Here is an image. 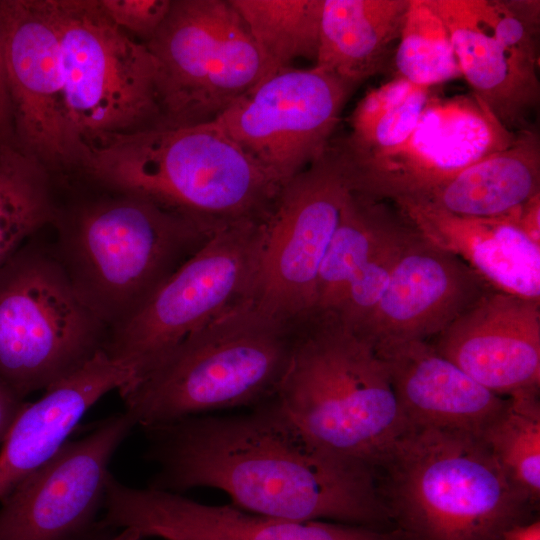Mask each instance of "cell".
I'll return each mask as SVG.
<instances>
[{
    "label": "cell",
    "instance_id": "6da1fadb",
    "mask_svg": "<svg viewBox=\"0 0 540 540\" xmlns=\"http://www.w3.org/2000/svg\"><path fill=\"white\" fill-rule=\"evenodd\" d=\"M158 465L149 488L225 492L250 513L293 522L382 520L374 467L312 440L276 397L245 413L199 415L144 428Z\"/></svg>",
    "mask_w": 540,
    "mask_h": 540
},
{
    "label": "cell",
    "instance_id": "7a4b0ae2",
    "mask_svg": "<svg viewBox=\"0 0 540 540\" xmlns=\"http://www.w3.org/2000/svg\"><path fill=\"white\" fill-rule=\"evenodd\" d=\"M81 170L212 235L266 221L281 188L215 121L111 135L89 146Z\"/></svg>",
    "mask_w": 540,
    "mask_h": 540
},
{
    "label": "cell",
    "instance_id": "3957f363",
    "mask_svg": "<svg viewBox=\"0 0 540 540\" xmlns=\"http://www.w3.org/2000/svg\"><path fill=\"white\" fill-rule=\"evenodd\" d=\"M301 322L272 315L251 298L242 301L120 388L125 412L144 429L272 399L290 366Z\"/></svg>",
    "mask_w": 540,
    "mask_h": 540
},
{
    "label": "cell",
    "instance_id": "277c9868",
    "mask_svg": "<svg viewBox=\"0 0 540 540\" xmlns=\"http://www.w3.org/2000/svg\"><path fill=\"white\" fill-rule=\"evenodd\" d=\"M109 190V189H108ZM57 205L53 251L82 302L111 331L131 319L211 236L143 197Z\"/></svg>",
    "mask_w": 540,
    "mask_h": 540
},
{
    "label": "cell",
    "instance_id": "5b68a950",
    "mask_svg": "<svg viewBox=\"0 0 540 540\" xmlns=\"http://www.w3.org/2000/svg\"><path fill=\"white\" fill-rule=\"evenodd\" d=\"M275 397L321 447L372 467L411 427L373 346L331 311L301 322Z\"/></svg>",
    "mask_w": 540,
    "mask_h": 540
},
{
    "label": "cell",
    "instance_id": "8992f818",
    "mask_svg": "<svg viewBox=\"0 0 540 540\" xmlns=\"http://www.w3.org/2000/svg\"><path fill=\"white\" fill-rule=\"evenodd\" d=\"M382 463L408 540H502L520 524L528 500L477 433L410 427Z\"/></svg>",
    "mask_w": 540,
    "mask_h": 540
},
{
    "label": "cell",
    "instance_id": "52a82bcc",
    "mask_svg": "<svg viewBox=\"0 0 540 540\" xmlns=\"http://www.w3.org/2000/svg\"><path fill=\"white\" fill-rule=\"evenodd\" d=\"M108 333L51 244L30 239L0 267V380L18 398L82 368L104 350Z\"/></svg>",
    "mask_w": 540,
    "mask_h": 540
},
{
    "label": "cell",
    "instance_id": "ba28073f",
    "mask_svg": "<svg viewBox=\"0 0 540 540\" xmlns=\"http://www.w3.org/2000/svg\"><path fill=\"white\" fill-rule=\"evenodd\" d=\"M163 126L216 120L265 77V63L230 0H173L145 43Z\"/></svg>",
    "mask_w": 540,
    "mask_h": 540
},
{
    "label": "cell",
    "instance_id": "9c48e42d",
    "mask_svg": "<svg viewBox=\"0 0 540 540\" xmlns=\"http://www.w3.org/2000/svg\"><path fill=\"white\" fill-rule=\"evenodd\" d=\"M72 126L89 147L161 124L155 63L147 46L117 28L97 0H51Z\"/></svg>",
    "mask_w": 540,
    "mask_h": 540
},
{
    "label": "cell",
    "instance_id": "30bf717a",
    "mask_svg": "<svg viewBox=\"0 0 540 540\" xmlns=\"http://www.w3.org/2000/svg\"><path fill=\"white\" fill-rule=\"evenodd\" d=\"M264 225L246 222L211 236L131 319L109 331L104 351L133 372L132 382L189 335L252 298Z\"/></svg>",
    "mask_w": 540,
    "mask_h": 540
},
{
    "label": "cell",
    "instance_id": "8fae6325",
    "mask_svg": "<svg viewBox=\"0 0 540 540\" xmlns=\"http://www.w3.org/2000/svg\"><path fill=\"white\" fill-rule=\"evenodd\" d=\"M350 192L330 145L281 186L264 225L251 298L259 307L292 322L315 311L319 270Z\"/></svg>",
    "mask_w": 540,
    "mask_h": 540
},
{
    "label": "cell",
    "instance_id": "7c38bea8",
    "mask_svg": "<svg viewBox=\"0 0 540 540\" xmlns=\"http://www.w3.org/2000/svg\"><path fill=\"white\" fill-rule=\"evenodd\" d=\"M356 88L316 67L262 80L214 120L279 186L321 157Z\"/></svg>",
    "mask_w": 540,
    "mask_h": 540
},
{
    "label": "cell",
    "instance_id": "4fadbf2b",
    "mask_svg": "<svg viewBox=\"0 0 540 540\" xmlns=\"http://www.w3.org/2000/svg\"><path fill=\"white\" fill-rule=\"evenodd\" d=\"M0 43L15 143L50 171L81 169L89 147L68 115L51 0H0Z\"/></svg>",
    "mask_w": 540,
    "mask_h": 540
},
{
    "label": "cell",
    "instance_id": "5bb4252c",
    "mask_svg": "<svg viewBox=\"0 0 540 540\" xmlns=\"http://www.w3.org/2000/svg\"><path fill=\"white\" fill-rule=\"evenodd\" d=\"M515 138L475 94L430 95L416 127L397 147L350 164L337 156L351 192L394 203L424 196Z\"/></svg>",
    "mask_w": 540,
    "mask_h": 540
},
{
    "label": "cell",
    "instance_id": "9a60e30c",
    "mask_svg": "<svg viewBox=\"0 0 540 540\" xmlns=\"http://www.w3.org/2000/svg\"><path fill=\"white\" fill-rule=\"evenodd\" d=\"M136 424L126 413L66 441L0 507V540H113L102 525L109 462Z\"/></svg>",
    "mask_w": 540,
    "mask_h": 540
},
{
    "label": "cell",
    "instance_id": "2e32d148",
    "mask_svg": "<svg viewBox=\"0 0 540 540\" xmlns=\"http://www.w3.org/2000/svg\"><path fill=\"white\" fill-rule=\"evenodd\" d=\"M461 69L500 122L522 130L537 106L539 1L431 0Z\"/></svg>",
    "mask_w": 540,
    "mask_h": 540
},
{
    "label": "cell",
    "instance_id": "e0dca14e",
    "mask_svg": "<svg viewBox=\"0 0 540 540\" xmlns=\"http://www.w3.org/2000/svg\"><path fill=\"white\" fill-rule=\"evenodd\" d=\"M102 524L165 540H393L372 527L323 521L293 522L232 505H206L179 493L137 489L108 476Z\"/></svg>",
    "mask_w": 540,
    "mask_h": 540
},
{
    "label": "cell",
    "instance_id": "ac0fdd59",
    "mask_svg": "<svg viewBox=\"0 0 540 540\" xmlns=\"http://www.w3.org/2000/svg\"><path fill=\"white\" fill-rule=\"evenodd\" d=\"M490 289L460 258L415 231L382 298L355 333L372 346L427 340L439 335Z\"/></svg>",
    "mask_w": 540,
    "mask_h": 540
},
{
    "label": "cell",
    "instance_id": "d6986e66",
    "mask_svg": "<svg viewBox=\"0 0 540 540\" xmlns=\"http://www.w3.org/2000/svg\"><path fill=\"white\" fill-rule=\"evenodd\" d=\"M433 345L497 395L539 389L540 301L490 289Z\"/></svg>",
    "mask_w": 540,
    "mask_h": 540
},
{
    "label": "cell",
    "instance_id": "ffe728a7",
    "mask_svg": "<svg viewBox=\"0 0 540 540\" xmlns=\"http://www.w3.org/2000/svg\"><path fill=\"white\" fill-rule=\"evenodd\" d=\"M411 427L480 432L508 399L486 389L427 340L373 346Z\"/></svg>",
    "mask_w": 540,
    "mask_h": 540
},
{
    "label": "cell",
    "instance_id": "44dd1931",
    "mask_svg": "<svg viewBox=\"0 0 540 540\" xmlns=\"http://www.w3.org/2000/svg\"><path fill=\"white\" fill-rule=\"evenodd\" d=\"M394 207L425 240L460 258L494 290L540 301V245L516 225V209L472 217L410 200Z\"/></svg>",
    "mask_w": 540,
    "mask_h": 540
},
{
    "label": "cell",
    "instance_id": "7402d4cb",
    "mask_svg": "<svg viewBox=\"0 0 540 540\" xmlns=\"http://www.w3.org/2000/svg\"><path fill=\"white\" fill-rule=\"evenodd\" d=\"M133 379L128 367L102 350L40 399L26 402L0 449V501L54 456L89 408Z\"/></svg>",
    "mask_w": 540,
    "mask_h": 540
},
{
    "label": "cell",
    "instance_id": "603a6c76",
    "mask_svg": "<svg viewBox=\"0 0 540 540\" xmlns=\"http://www.w3.org/2000/svg\"><path fill=\"white\" fill-rule=\"evenodd\" d=\"M409 0H323L314 67L357 88L382 70Z\"/></svg>",
    "mask_w": 540,
    "mask_h": 540
},
{
    "label": "cell",
    "instance_id": "cb8c5ba5",
    "mask_svg": "<svg viewBox=\"0 0 540 540\" xmlns=\"http://www.w3.org/2000/svg\"><path fill=\"white\" fill-rule=\"evenodd\" d=\"M537 194H540V141L535 131L525 129L516 134L506 149L479 160L410 201L460 216L498 217Z\"/></svg>",
    "mask_w": 540,
    "mask_h": 540
},
{
    "label": "cell",
    "instance_id": "d4e9b609",
    "mask_svg": "<svg viewBox=\"0 0 540 540\" xmlns=\"http://www.w3.org/2000/svg\"><path fill=\"white\" fill-rule=\"evenodd\" d=\"M402 219L383 200L348 194L319 270L315 310H337L353 278Z\"/></svg>",
    "mask_w": 540,
    "mask_h": 540
},
{
    "label": "cell",
    "instance_id": "484cf974",
    "mask_svg": "<svg viewBox=\"0 0 540 540\" xmlns=\"http://www.w3.org/2000/svg\"><path fill=\"white\" fill-rule=\"evenodd\" d=\"M50 170L15 142L0 144V267L57 213Z\"/></svg>",
    "mask_w": 540,
    "mask_h": 540
},
{
    "label": "cell",
    "instance_id": "4316f807",
    "mask_svg": "<svg viewBox=\"0 0 540 540\" xmlns=\"http://www.w3.org/2000/svg\"><path fill=\"white\" fill-rule=\"evenodd\" d=\"M430 95L429 87L396 77L365 94L351 114L350 133L330 145L346 164L389 151L414 130Z\"/></svg>",
    "mask_w": 540,
    "mask_h": 540
},
{
    "label": "cell",
    "instance_id": "83f0119b",
    "mask_svg": "<svg viewBox=\"0 0 540 540\" xmlns=\"http://www.w3.org/2000/svg\"><path fill=\"white\" fill-rule=\"evenodd\" d=\"M265 63V77L316 59L323 0H230ZM264 77V78H265Z\"/></svg>",
    "mask_w": 540,
    "mask_h": 540
},
{
    "label": "cell",
    "instance_id": "f1b7e54d",
    "mask_svg": "<svg viewBox=\"0 0 540 540\" xmlns=\"http://www.w3.org/2000/svg\"><path fill=\"white\" fill-rule=\"evenodd\" d=\"M539 389L511 394L480 436L514 488L527 500L540 495Z\"/></svg>",
    "mask_w": 540,
    "mask_h": 540
},
{
    "label": "cell",
    "instance_id": "f546056e",
    "mask_svg": "<svg viewBox=\"0 0 540 540\" xmlns=\"http://www.w3.org/2000/svg\"><path fill=\"white\" fill-rule=\"evenodd\" d=\"M398 40L397 77L430 88L462 76L449 31L431 0H409Z\"/></svg>",
    "mask_w": 540,
    "mask_h": 540
},
{
    "label": "cell",
    "instance_id": "4dcf8cb0",
    "mask_svg": "<svg viewBox=\"0 0 540 540\" xmlns=\"http://www.w3.org/2000/svg\"><path fill=\"white\" fill-rule=\"evenodd\" d=\"M414 232V228L403 217L351 281L341 304L333 313L352 331H357L377 306Z\"/></svg>",
    "mask_w": 540,
    "mask_h": 540
},
{
    "label": "cell",
    "instance_id": "1f68e13d",
    "mask_svg": "<svg viewBox=\"0 0 540 540\" xmlns=\"http://www.w3.org/2000/svg\"><path fill=\"white\" fill-rule=\"evenodd\" d=\"M105 16L127 35H135L143 43L150 41L160 29L173 0H97Z\"/></svg>",
    "mask_w": 540,
    "mask_h": 540
},
{
    "label": "cell",
    "instance_id": "d6a6232c",
    "mask_svg": "<svg viewBox=\"0 0 540 540\" xmlns=\"http://www.w3.org/2000/svg\"><path fill=\"white\" fill-rule=\"evenodd\" d=\"M515 223L533 242L540 245V194L516 208Z\"/></svg>",
    "mask_w": 540,
    "mask_h": 540
},
{
    "label": "cell",
    "instance_id": "836d02e7",
    "mask_svg": "<svg viewBox=\"0 0 540 540\" xmlns=\"http://www.w3.org/2000/svg\"><path fill=\"white\" fill-rule=\"evenodd\" d=\"M25 403L0 381V444L4 441Z\"/></svg>",
    "mask_w": 540,
    "mask_h": 540
},
{
    "label": "cell",
    "instance_id": "e575fe53",
    "mask_svg": "<svg viewBox=\"0 0 540 540\" xmlns=\"http://www.w3.org/2000/svg\"><path fill=\"white\" fill-rule=\"evenodd\" d=\"M15 142L11 102L0 43V144Z\"/></svg>",
    "mask_w": 540,
    "mask_h": 540
},
{
    "label": "cell",
    "instance_id": "d590c367",
    "mask_svg": "<svg viewBox=\"0 0 540 540\" xmlns=\"http://www.w3.org/2000/svg\"><path fill=\"white\" fill-rule=\"evenodd\" d=\"M502 540H540V522L517 524L504 533Z\"/></svg>",
    "mask_w": 540,
    "mask_h": 540
}]
</instances>
